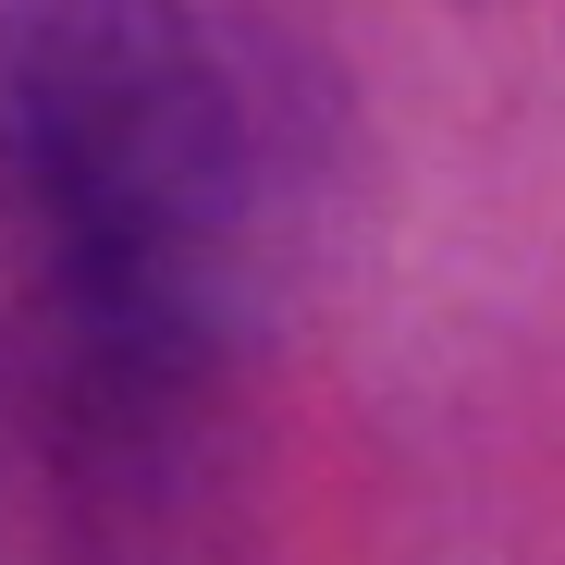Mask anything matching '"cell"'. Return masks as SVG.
Masks as SVG:
<instances>
[{"mask_svg":"<svg viewBox=\"0 0 565 565\" xmlns=\"http://www.w3.org/2000/svg\"><path fill=\"white\" fill-rule=\"evenodd\" d=\"M270 148L184 0H0V565H246Z\"/></svg>","mask_w":565,"mask_h":565,"instance_id":"obj_1","label":"cell"}]
</instances>
